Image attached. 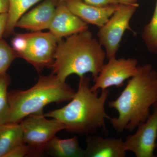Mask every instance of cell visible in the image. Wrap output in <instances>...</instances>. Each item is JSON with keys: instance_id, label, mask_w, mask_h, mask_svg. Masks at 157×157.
I'll return each instance as SVG.
<instances>
[{"instance_id": "d6986e66", "label": "cell", "mask_w": 157, "mask_h": 157, "mask_svg": "<svg viewBox=\"0 0 157 157\" xmlns=\"http://www.w3.org/2000/svg\"><path fill=\"white\" fill-rule=\"evenodd\" d=\"M18 57L12 47L0 39V76L6 73L11 63Z\"/></svg>"}, {"instance_id": "7a4b0ae2", "label": "cell", "mask_w": 157, "mask_h": 157, "mask_svg": "<svg viewBox=\"0 0 157 157\" xmlns=\"http://www.w3.org/2000/svg\"><path fill=\"white\" fill-rule=\"evenodd\" d=\"M90 81V78L85 76L79 77L78 90L70 103L44 116L61 122L71 134L87 136L100 130L107 132L105 121L111 118L105 109L109 90L102 91L99 95V91L91 89Z\"/></svg>"}, {"instance_id": "603a6c76", "label": "cell", "mask_w": 157, "mask_h": 157, "mask_svg": "<svg viewBox=\"0 0 157 157\" xmlns=\"http://www.w3.org/2000/svg\"><path fill=\"white\" fill-rule=\"evenodd\" d=\"M8 19V13L0 14V39H2L3 34L6 32Z\"/></svg>"}, {"instance_id": "277c9868", "label": "cell", "mask_w": 157, "mask_h": 157, "mask_svg": "<svg viewBox=\"0 0 157 157\" xmlns=\"http://www.w3.org/2000/svg\"><path fill=\"white\" fill-rule=\"evenodd\" d=\"M76 92L52 74L40 76L36 84L25 90L9 93V112L7 123H19L31 114L42 113L46 105L70 101Z\"/></svg>"}, {"instance_id": "484cf974", "label": "cell", "mask_w": 157, "mask_h": 157, "mask_svg": "<svg viewBox=\"0 0 157 157\" xmlns=\"http://www.w3.org/2000/svg\"><path fill=\"white\" fill-rule=\"evenodd\" d=\"M156 148H157V139L156 143Z\"/></svg>"}, {"instance_id": "ac0fdd59", "label": "cell", "mask_w": 157, "mask_h": 157, "mask_svg": "<svg viewBox=\"0 0 157 157\" xmlns=\"http://www.w3.org/2000/svg\"><path fill=\"white\" fill-rule=\"evenodd\" d=\"M9 76L5 73L0 76V125L7 123L9 112Z\"/></svg>"}, {"instance_id": "ffe728a7", "label": "cell", "mask_w": 157, "mask_h": 157, "mask_svg": "<svg viewBox=\"0 0 157 157\" xmlns=\"http://www.w3.org/2000/svg\"><path fill=\"white\" fill-rule=\"evenodd\" d=\"M40 155L35 149L23 142L12 149L5 157H38Z\"/></svg>"}, {"instance_id": "e0dca14e", "label": "cell", "mask_w": 157, "mask_h": 157, "mask_svg": "<svg viewBox=\"0 0 157 157\" xmlns=\"http://www.w3.org/2000/svg\"><path fill=\"white\" fill-rule=\"evenodd\" d=\"M142 37L149 51L157 54V0L152 17L144 28Z\"/></svg>"}, {"instance_id": "4fadbf2b", "label": "cell", "mask_w": 157, "mask_h": 157, "mask_svg": "<svg viewBox=\"0 0 157 157\" xmlns=\"http://www.w3.org/2000/svg\"><path fill=\"white\" fill-rule=\"evenodd\" d=\"M85 157H125L127 151L121 138H104L86 136Z\"/></svg>"}, {"instance_id": "cb8c5ba5", "label": "cell", "mask_w": 157, "mask_h": 157, "mask_svg": "<svg viewBox=\"0 0 157 157\" xmlns=\"http://www.w3.org/2000/svg\"><path fill=\"white\" fill-rule=\"evenodd\" d=\"M9 8L8 0H0V14L8 13Z\"/></svg>"}, {"instance_id": "8fae6325", "label": "cell", "mask_w": 157, "mask_h": 157, "mask_svg": "<svg viewBox=\"0 0 157 157\" xmlns=\"http://www.w3.org/2000/svg\"><path fill=\"white\" fill-rule=\"evenodd\" d=\"M57 2V0H45L23 14L17 21L16 27L33 32L48 29L55 13Z\"/></svg>"}, {"instance_id": "ba28073f", "label": "cell", "mask_w": 157, "mask_h": 157, "mask_svg": "<svg viewBox=\"0 0 157 157\" xmlns=\"http://www.w3.org/2000/svg\"><path fill=\"white\" fill-rule=\"evenodd\" d=\"M104 64L99 75L91 87L93 91L108 89L112 86H123L124 82L135 76L138 70V61L134 58L109 59Z\"/></svg>"}, {"instance_id": "7402d4cb", "label": "cell", "mask_w": 157, "mask_h": 157, "mask_svg": "<svg viewBox=\"0 0 157 157\" xmlns=\"http://www.w3.org/2000/svg\"><path fill=\"white\" fill-rule=\"evenodd\" d=\"M58 1H65L66 0H57ZM85 3L91 6H99V7H104L115 5L119 3L115 0H81Z\"/></svg>"}, {"instance_id": "3957f363", "label": "cell", "mask_w": 157, "mask_h": 157, "mask_svg": "<svg viewBox=\"0 0 157 157\" xmlns=\"http://www.w3.org/2000/svg\"><path fill=\"white\" fill-rule=\"evenodd\" d=\"M106 58L103 47L87 30L59 40L50 68L52 74L63 82L73 74L81 77L87 73H91L94 81Z\"/></svg>"}, {"instance_id": "5b68a950", "label": "cell", "mask_w": 157, "mask_h": 157, "mask_svg": "<svg viewBox=\"0 0 157 157\" xmlns=\"http://www.w3.org/2000/svg\"><path fill=\"white\" fill-rule=\"evenodd\" d=\"M138 3L134 5L119 4L107 22L99 28L98 32V41L105 48L106 57H116L124 34L127 30L135 33L130 26V21L137 8Z\"/></svg>"}, {"instance_id": "2e32d148", "label": "cell", "mask_w": 157, "mask_h": 157, "mask_svg": "<svg viewBox=\"0 0 157 157\" xmlns=\"http://www.w3.org/2000/svg\"><path fill=\"white\" fill-rule=\"evenodd\" d=\"M41 0H8L9 8L8 19L6 32L11 34L16 27L20 17L35 4Z\"/></svg>"}, {"instance_id": "6da1fadb", "label": "cell", "mask_w": 157, "mask_h": 157, "mask_svg": "<svg viewBox=\"0 0 157 157\" xmlns=\"http://www.w3.org/2000/svg\"><path fill=\"white\" fill-rule=\"evenodd\" d=\"M157 102V73L150 64L138 66L135 76L117 98L109 102L118 116L109 120L117 133L132 132L150 115L151 107Z\"/></svg>"}, {"instance_id": "9c48e42d", "label": "cell", "mask_w": 157, "mask_h": 157, "mask_svg": "<svg viewBox=\"0 0 157 157\" xmlns=\"http://www.w3.org/2000/svg\"><path fill=\"white\" fill-rule=\"evenodd\" d=\"M152 107V113L124 141L126 151L132 152L137 157H157L154 154L157 139V102Z\"/></svg>"}, {"instance_id": "5bb4252c", "label": "cell", "mask_w": 157, "mask_h": 157, "mask_svg": "<svg viewBox=\"0 0 157 157\" xmlns=\"http://www.w3.org/2000/svg\"><path fill=\"white\" fill-rule=\"evenodd\" d=\"M44 151L55 157H85L84 149L76 136L61 139L55 136L44 147Z\"/></svg>"}, {"instance_id": "30bf717a", "label": "cell", "mask_w": 157, "mask_h": 157, "mask_svg": "<svg viewBox=\"0 0 157 157\" xmlns=\"http://www.w3.org/2000/svg\"><path fill=\"white\" fill-rule=\"evenodd\" d=\"M88 24L70 11L64 1H59L49 32L60 40L88 30Z\"/></svg>"}, {"instance_id": "52a82bcc", "label": "cell", "mask_w": 157, "mask_h": 157, "mask_svg": "<svg viewBox=\"0 0 157 157\" xmlns=\"http://www.w3.org/2000/svg\"><path fill=\"white\" fill-rule=\"evenodd\" d=\"M26 36L27 48L20 57L33 65L38 71L45 67L50 68L59 40L50 32H33Z\"/></svg>"}, {"instance_id": "44dd1931", "label": "cell", "mask_w": 157, "mask_h": 157, "mask_svg": "<svg viewBox=\"0 0 157 157\" xmlns=\"http://www.w3.org/2000/svg\"><path fill=\"white\" fill-rule=\"evenodd\" d=\"M11 45L20 57L27 48L28 39L26 34H16L11 40Z\"/></svg>"}, {"instance_id": "8992f818", "label": "cell", "mask_w": 157, "mask_h": 157, "mask_svg": "<svg viewBox=\"0 0 157 157\" xmlns=\"http://www.w3.org/2000/svg\"><path fill=\"white\" fill-rule=\"evenodd\" d=\"M23 131L24 143L35 149L40 155L44 147L60 131L65 129L61 122L48 120L43 113L31 114L20 122Z\"/></svg>"}, {"instance_id": "9a60e30c", "label": "cell", "mask_w": 157, "mask_h": 157, "mask_svg": "<svg viewBox=\"0 0 157 157\" xmlns=\"http://www.w3.org/2000/svg\"><path fill=\"white\" fill-rule=\"evenodd\" d=\"M23 143L20 123H6L0 125V157H5L16 147Z\"/></svg>"}, {"instance_id": "7c38bea8", "label": "cell", "mask_w": 157, "mask_h": 157, "mask_svg": "<svg viewBox=\"0 0 157 157\" xmlns=\"http://www.w3.org/2000/svg\"><path fill=\"white\" fill-rule=\"evenodd\" d=\"M64 2L70 11L82 20L99 28L107 22L119 5L99 7L89 5L81 0H66Z\"/></svg>"}, {"instance_id": "d4e9b609", "label": "cell", "mask_w": 157, "mask_h": 157, "mask_svg": "<svg viewBox=\"0 0 157 157\" xmlns=\"http://www.w3.org/2000/svg\"><path fill=\"white\" fill-rule=\"evenodd\" d=\"M119 4L124 5H134L137 4V0H115Z\"/></svg>"}]
</instances>
